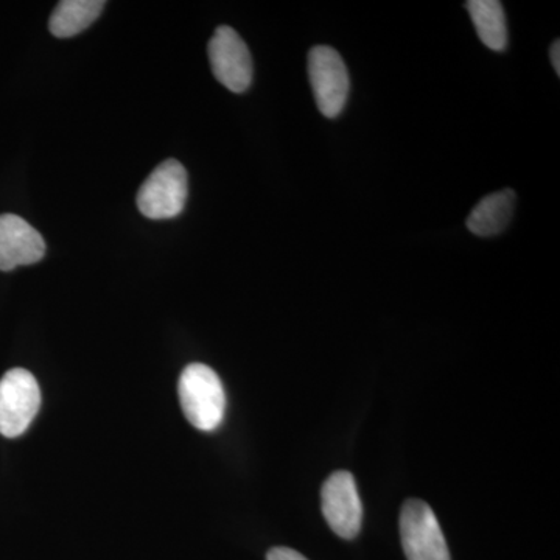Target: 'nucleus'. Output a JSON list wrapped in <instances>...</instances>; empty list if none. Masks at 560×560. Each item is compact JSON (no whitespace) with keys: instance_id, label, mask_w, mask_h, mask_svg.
Instances as JSON below:
<instances>
[{"instance_id":"obj_1","label":"nucleus","mask_w":560,"mask_h":560,"mask_svg":"<svg viewBox=\"0 0 560 560\" xmlns=\"http://www.w3.org/2000/svg\"><path fill=\"white\" fill-rule=\"evenodd\" d=\"M178 390L184 416L195 429H219L226 412V393L215 371L206 364H189L180 374Z\"/></svg>"},{"instance_id":"obj_2","label":"nucleus","mask_w":560,"mask_h":560,"mask_svg":"<svg viewBox=\"0 0 560 560\" xmlns=\"http://www.w3.org/2000/svg\"><path fill=\"white\" fill-rule=\"evenodd\" d=\"M189 178L179 161L168 160L158 165L140 186L138 209L151 220L175 219L186 208Z\"/></svg>"},{"instance_id":"obj_3","label":"nucleus","mask_w":560,"mask_h":560,"mask_svg":"<svg viewBox=\"0 0 560 560\" xmlns=\"http://www.w3.org/2000/svg\"><path fill=\"white\" fill-rule=\"evenodd\" d=\"M40 407L38 382L32 372L16 368L3 375L0 381V434L5 438L21 436Z\"/></svg>"},{"instance_id":"obj_4","label":"nucleus","mask_w":560,"mask_h":560,"mask_svg":"<svg viewBox=\"0 0 560 560\" xmlns=\"http://www.w3.org/2000/svg\"><path fill=\"white\" fill-rule=\"evenodd\" d=\"M400 537L408 560H452L440 522L425 501L408 500L404 504Z\"/></svg>"},{"instance_id":"obj_5","label":"nucleus","mask_w":560,"mask_h":560,"mask_svg":"<svg viewBox=\"0 0 560 560\" xmlns=\"http://www.w3.org/2000/svg\"><path fill=\"white\" fill-rule=\"evenodd\" d=\"M308 77L320 114L329 119L340 116L350 90L348 68L340 54L327 46L313 47L308 54Z\"/></svg>"},{"instance_id":"obj_6","label":"nucleus","mask_w":560,"mask_h":560,"mask_svg":"<svg viewBox=\"0 0 560 560\" xmlns=\"http://www.w3.org/2000/svg\"><path fill=\"white\" fill-rule=\"evenodd\" d=\"M210 68L213 77L226 90L242 94L253 83V58L248 46L234 28H217L208 46Z\"/></svg>"},{"instance_id":"obj_7","label":"nucleus","mask_w":560,"mask_h":560,"mask_svg":"<svg viewBox=\"0 0 560 560\" xmlns=\"http://www.w3.org/2000/svg\"><path fill=\"white\" fill-rule=\"evenodd\" d=\"M323 514L331 530L342 539H355L363 522L355 478L350 471L340 470L331 474L320 490Z\"/></svg>"},{"instance_id":"obj_8","label":"nucleus","mask_w":560,"mask_h":560,"mask_svg":"<svg viewBox=\"0 0 560 560\" xmlns=\"http://www.w3.org/2000/svg\"><path fill=\"white\" fill-rule=\"evenodd\" d=\"M44 254L46 243L32 224L13 213L0 215V271L38 264Z\"/></svg>"},{"instance_id":"obj_9","label":"nucleus","mask_w":560,"mask_h":560,"mask_svg":"<svg viewBox=\"0 0 560 560\" xmlns=\"http://www.w3.org/2000/svg\"><path fill=\"white\" fill-rule=\"evenodd\" d=\"M515 209L514 190L506 189L482 198L471 210L466 224L478 237H492L506 230Z\"/></svg>"},{"instance_id":"obj_10","label":"nucleus","mask_w":560,"mask_h":560,"mask_svg":"<svg viewBox=\"0 0 560 560\" xmlns=\"http://www.w3.org/2000/svg\"><path fill=\"white\" fill-rule=\"evenodd\" d=\"M103 9L102 0H62L51 13L50 33L61 39L72 38L91 27Z\"/></svg>"},{"instance_id":"obj_11","label":"nucleus","mask_w":560,"mask_h":560,"mask_svg":"<svg viewBox=\"0 0 560 560\" xmlns=\"http://www.w3.org/2000/svg\"><path fill=\"white\" fill-rule=\"evenodd\" d=\"M467 10L482 44L495 51L506 49V16L499 0H470Z\"/></svg>"},{"instance_id":"obj_12","label":"nucleus","mask_w":560,"mask_h":560,"mask_svg":"<svg viewBox=\"0 0 560 560\" xmlns=\"http://www.w3.org/2000/svg\"><path fill=\"white\" fill-rule=\"evenodd\" d=\"M267 560H308L305 559L301 552L291 550V548L278 547L272 548L270 552H268Z\"/></svg>"},{"instance_id":"obj_13","label":"nucleus","mask_w":560,"mask_h":560,"mask_svg":"<svg viewBox=\"0 0 560 560\" xmlns=\"http://www.w3.org/2000/svg\"><path fill=\"white\" fill-rule=\"evenodd\" d=\"M551 65L552 68H555L556 73L560 75V43L559 39L556 40L555 44L551 46Z\"/></svg>"}]
</instances>
